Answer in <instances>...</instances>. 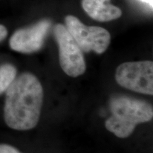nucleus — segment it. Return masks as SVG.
I'll use <instances>...</instances> for the list:
<instances>
[{
    "label": "nucleus",
    "instance_id": "nucleus-1",
    "mask_svg": "<svg viewBox=\"0 0 153 153\" xmlns=\"http://www.w3.org/2000/svg\"><path fill=\"white\" fill-rule=\"evenodd\" d=\"M43 89L34 74L24 72L15 78L6 91L4 117L11 128L28 131L35 128L41 116Z\"/></svg>",
    "mask_w": 153,
    "mask_h": 153
},
{
    "label": "nucleus",
    "instance_id": "nucleus-2",
    "mask_svg": "<svg viewBox=\"0 0 153 153\" xmlns=\"http://www.w3.org/2000/svg\"><path fill=\"white\" fill-rule=\"evenodd\" d=\"M109 107L112 116L106 120L105 127L120 138L129 137L137 124L150 121L153 118L152 105L127 96L112 97Z\"/></svg>",
    "mask_w": 153,
    "mask_h": 153
},
{
    "label": "nucleus",
    "instance_id": "nucleus-3",
    "mask_svg": "<svg viewBox=\"0 0 153 153\" xmlns=\"http://www.w3.org/2000/svg\"><path fill=\"white\" fill-rule=\"evenodd\" d=\"M116 81L126 89L143 94H153V62L152 61L128 62L116 69Z\"/></svg>",
    "mask_w": 153,
    "mask_h": 153
},
{
    "label": "nucleus",
    "instance_id": "nucleus-4",
    "mask_svg": "<svg viewBox=\"0 0 153 153\" xmlns=\"http://www.w3.org/2000/svg\"><path fill=\"white\" fill-rule=\"evenodd\" d=\"M54 35L58 45L59 62L65 73L71 77L83 74L87 67L82 51L65 26L55 25Z\"/></svg>",
    "mask_w": 153,
    "mask_h": 153
},
{
    "label": "nucleus",
    "instance_id": "nucleus-5",
    "mask_svg": "<svg viewBox=\"0 0 153 153\" xmlns=\"http://www.w3.org/2000/svg\"><path fill=\"white\" fill-rule=\"evenodd\" d=\"M65 27L85 52L94 51L97 54L104 53L111 43V35L108 30L99 26H87L76 17L67 16Z\"/></svg>",
    "mask_w": 153,
    "mask_h": 153
},
{
    "label": "nucleus",
    "instance_id": "nucleus-6",
    "mask_svg": "<svg viewBox=\"0 0 153 153\" xmlns=\"http://www.w3.org/2000/svg\"><path fill=\"white\" fill-rule=\"evenodd\" d=\"M51 27L48 20H42L30 27L16 30L9 41L11 48L22 53H32L39 51Z\"/></svg>",
    "mask_w": 153,
    "mask_h": 153
},
{
    "label": "nucleus",
    "instance_id": "nucleus-7",
    "mask_svg": "<svg viewBox=\"0 0 153 153\" xmlns=\"http://www.w3.org/2000/svg\"><path fill=\"white\" fill-rule=\"evenodd\" d=\"M110 0H82V8L91 18L101 22H110L121 16L118 7L111 4Z\"/></svg>",
    "mask_w": 153,
    "mask_h": 153
},
{
    "label": "nucleus",
    "instance_id": "nucleus-8",
    "mask_svg": "<svg viewBox=\"0 0 153 153\" xmlns=\"http://www.w3.org/2000/svg\"><path fill=\"white\" fill-rule=\"evenodd\" d=\"M16 76V69L10 64L0 66V94L7 91Z\"/></svg>",
    "mask_w": 153,
    "mask_h": 153
},
{
    "label": "nucleus",
    "instance_id": "nucleus-9",
    "mask_svg": "<svg viewBox=\"0 0 153 153\" xmlns=\"http://www.w3.org/2000/svg\"><path fill=\"white\" fill-rule=\"evenodd\" d=\"M0 153H22L16 148L7 144H0Z\"/></svg>",
    "mask_w": 153,
    "mask_h": 153
},
{
    "label": "nucleus",
    "instance_id": "nucleus-10",
    "mask_svg": "<svg viewBox=\"0 0 153 153\" xmlns=\"http://www.w3.org/2000/svg\"><path fill=\"white\" fill-rule=\"evenodd\" d=\"M7 36V30L3 25H0V41H3Z\"/></svg>",
    "mask_w": 153,
    "mask_h": 153
},
{
    "label": "nucleus",
    "instance_id": "nucleus-11",
    "mask_svg": "<svg viewBox=\"0 0 153 153\" xmlns=\"http://www.w3.org/2000/svg\"><path fill=\"white\" fill-rule=\"evenodd\" d=\"M140 1H142L143 2H145V3L148 4L151 7V8H152L153 0H140Z\"/></svg>",
    "mask_w": 153,
    "mask_h": 153
}]
</instances>
